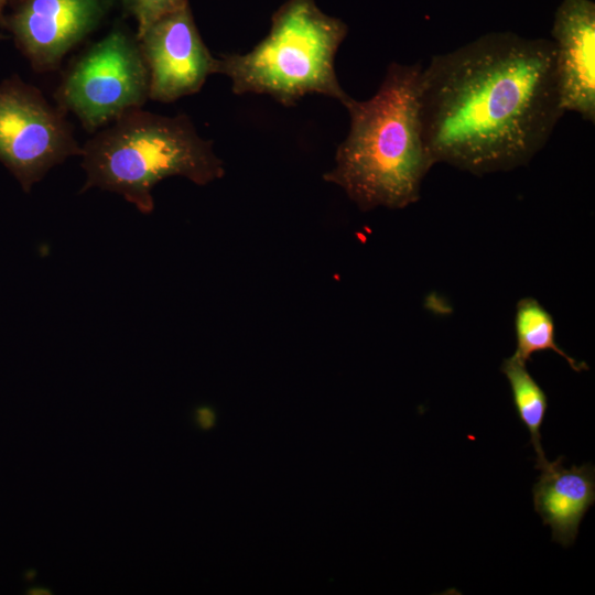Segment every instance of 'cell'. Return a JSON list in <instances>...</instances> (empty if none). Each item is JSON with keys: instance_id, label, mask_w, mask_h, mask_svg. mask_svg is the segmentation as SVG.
<instances>
[{"instance_id": "1", "label": "cell", "mask_w": 595, "mask_h": 595, "mask_svg": "<svg viewBox=\"0 0 595 595\" xmlns=\"http://www.w3.org/2000/svg\"><path fill=\"white\" fill-rule=\"evenodd\" d=\"M419 105L435 164L474 175L526 165L565 113L553 43L490 32L433 55L422 66Z\"/></svg>"}, {"instance_id": "2", "label": "cell", "mask_w": 595, "mask_h": 595, "mask_svg": "<svg viewBox=\"0 0 595 595\" xmlns=\"http://www.w3.org/2000/svg\"><path fill=\"white\" fill-rule=\"evenodd\" d=\"M422 66L391 63L367 100L343 105L349 131L338 145L335 167L324 180L340 186L361 210L404 208L420 199L423 178L435 164L420 121Z\"/></svg>"}, {"instance_id": "3", "label": "cell", "mask_w": 595, "mask_h": 595, "mask_svg": "<svg viewBox=\"0 0 595 595\" xmlns=\"http://www.w3.org/2000/svg\"><path fill=\"white\" fill-rule=\"evenodd\" d=\"M82 165L90 187L118 193L141 213L154 208L153 187L169 176L197 185L220 178L223 162L210 141L197 133L185 115L166 117L131 109L82 147Z\"/></svg>"}, {"instance_id": "4", "label": "cell", "mask_w": 595, "mask_h": 595, "mask_svg": "<svg viewBox=\"0 0 595 595\" xmlns=\"http://www.w3.org/2000/svg\"><path fill=\"white\" fill-rule=\"evenodd\" d=\"M348 32L315 0H288L272 15L269 33L245 54L217 58L216 74L227 76L236 95H269L290 107L310 94L350 96L335 72V56Z\"/></svg>"}, {"instance_id": "5", "label": "cell", "mask_w": 595, "mask_h": 595, "mask_svg": "<svg viewBox=\"0 0 595 595\" xmlns=\"http://www.w3.org/2000/svg\"><path fill=\"white\" fill-rule=\"evenodd\" d=\"M58 97L89 131L141 108L149 74L140 47L121 31L109 33L73 66Z\"/></svg>"}, {"instance_id": "6", "label": "cell", "mask_w": 595, "mask_h": 595, "mask_svg": "<svg viewBox=\"0 0 595 595\" xmlns=\"http://www.w3.org/2000/svg\"><path fill=\"white\" fill-rule=\"evenodd\" d=\"M69 123L36 89L0 87V161L28 192L54 165L80 155Z\"/></svg>"}, {"instance_id": "7", "label": "cell", "mask_w": 595, "mask_h": 595, "mask_svg": "<svg viewBox=\"0 0 595 595\" xmlns=\"http://www.w3.org/2000/svg\"><path fill=\"white\" fill-rule=\"evenodd\" d=\"M138 39L152 100L172 102L196 94L216 74L217 58L204 44L186 0Z\"/></svg>"}, {"instance_id": "8", "label": "cell", "mask_w": 595, "mask_h": 595, "mask_svg": "<svg viewBox=\"0 0 595 595\" xmlns=\"http://www.w3.org/2000/svg\"><path fill=\"white\" fill-rule=\"evenodd\" d=\"M554 65L564 112L595 122V3L561 0L551 29Z\"/></svg>"}, {"instance_id": "9", "label": "cell", "mask_w": 595, "mask_h": 595, "mask_svg": "<svg viewBox=\"0 0 595 595\" xmlns=\"http://www.w3.org/2000/svg\"><path fill=\"white\" fill-rule=\"evenodd\" d=\"M102 12L104 0H28L13 30L31 61L50 68L95 28Z\"/></svg>"}, {"instance_id": "10", "label": "cell", "mask_w": 595, "mask_h": 595, "mask_svg": "<svg viewBox=\"0 0 595 595\" xmlns=\"http://www.w3.org/2000/svg\"><path fill=\"white\" fill-rule=\"evenodd\" d=\"M563 457L549 462L532 488L533 507L543 524L552 529V540L562 547L575 542L582 519L595 501V468L562 466Z\"/></svg>"}, {"instance_id": "11", "label": "cell", "mask_w": 595, "mask_h": 595, "mask_svg": "<svg viewBox=\"0 0 595 595\" xmlns=\"http://www.w3.org/2000/svg\"><path fill=\"white\" fill-rule=\"evenodd\" d=\"M524 361L513 355L504 359L500 370L506 376L519 420L530 433V443L537 454V469L549 461L541 445V426L548 411V397L544 390L527 370Z\"/></svg>"}, {"instance_id": "12", "label": "cell", "mask_w": 595, "mask_h": 595, "mask_svg": "<svg viewBox=\"0 0 595 595\" xmlns=\"http://www.w3.org/2000/svg\"><path fill=\"white\" fill-rule=\"evenodd\" d=\"M516 351L518 359L527 363L533 354L552 350L560 355L574 371L587 370L584 361L569 356L555 340V324L552 315L533 298H523L516 305Z\"/></svg>"}, {"instance_id": "13", "label": "cell", "mask_w": 595, "mask_h": 595, "mask_svg": "<svg viewBox=\"0 0 595 595\" xmlns=\"http://www.w3.org/2000/svg\"><path fill=\"white\" fill-rule=\"evenodd\" d=\"M138 20L140 37L156 20L177 8L184 0H128Z\"/></svg>"}, {"instance_id": "14", "label": "cell", "mask_w": 595, "mask_h": 595, "mask_svg": "<svg viewBox=\"0 0 595 595\" xmlns=\"http://www.w3.org/2000/svg\"><path fill=\"white\" fill-rule=\"evenodd\" d=\"M197 420H198L199 425L203 429H209L214 424L215 416H214V413L209 409L202 408L197 412Z\"/></svg>"}, {"instance_id": "15", "label": "cell", "mask_w": 595, "mask_h": 595, "mask_svg": "<svg viewBox=\"0 0 595 595\" xmlns=\"http://www.w3.org/2000/svg\"><path fill=\"white\" fill-rule=\"evenodd\" d=\"M2 3H3V0H0V7H1Z\"/></svg>"}]
</instances>
